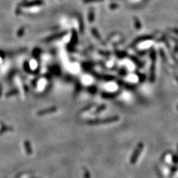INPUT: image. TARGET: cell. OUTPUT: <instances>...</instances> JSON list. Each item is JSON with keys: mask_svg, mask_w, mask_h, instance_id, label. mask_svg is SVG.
I'll return each mask as SVG.
<instances>
[{"mask_svg": "<svg viewBox=\"0 0 178 178\" xmlns=\"http://www.w3.org/2000/svg\"><path fill=\"white\" fill-rule=\"evenodd\" d=\"M91 31H92V34L93 36H94L95 38H96V39H98V40H101V37H100V35L99 32H98V30L95 29V28H92V29H91Z\"/></svg>", "mask_w": 178, "mask_h": 178, "instance_id": "cell-8", "label": "cell"}, {"mask_svg": "<svg viewBox=\"0 0 178 178\" xmlns=\"http://www.w3.org/2000/svg\"><path fill=\"white\" fill-rule=\"evenodd\" d=\"M153 38V36H141V37H139L137 39H135L131 44V46H134L135 45H136L137 44H138L139 42H141V41H145L147 40H150V39Z\"/></svg>", "mask_w": 178, "mask_h": 178, "instance_id": "cell-5", "label": "cell"}, {"mask_svg": "<svg viewBox=\"0 0 178 178\" xmlns=\"http://www.w3.org/2000/svg\"><path fill=\"white\" fill-rule=\"evenodd\" d=\"M116 94H109V93H106V94H102V97L106 98H112L114 97L113 96H116Z\"/></svg>", "mask_w": 178, "mask_h": 178, "instance_id": "cell-12", "label": "cell"}, {"mask_svg": "<svg viewBox=\"0 0 178 178\" xmlns=\"http://www.w3.org/2000/svg\"><path fill=\"white\" fill-rule=\"evenodd\" d=\"M119 119V117L118 116L110 117V118L103 119H94V120H89L86 121V123L89 125H98V124H106L112 122H116Z\"/></svg>", "mask_w": 178, "mask_h": 178, "instance_id": "cell-1", "label": "cell"}, {"mask_svg": "<svg viewBox=\"0 0 178 178\" xmlns=\"http://www.w3.org/2000/svg\"><path fill=\"white\" fill-rule=\"evenodd\" d=\"M90 90V92H96V88H95V87H94V86H92V87L90 88V90Z\"/></svg>", "mask_w": 178, "mask_h": 178, "instance_id": "cell-16", "label": "cell"}, {"mask_svg": "<svg viewBox=\"0 0 178 178\" xmlns=\"http://www.w3.org/2000/svg\"><path fill=\"white\" fill-rule=\"evenodd\" d=\"M43 4L42 0H34V1H32L28 3H26L23 4L24 7H32V6H36V5H40Z\"/></svg>", "mask_w": 178, "mask_h": 178, "instance_id": "cell-4", "label": "cell"}, {"mask_svg": "<svg viewBox=\"0 0 178 178\" xmlns=\"http://www.w3.org/2000/svg\"><path fill=\"white\" fill-rule=\"evenodd\" d=\"M94 20V11L93 10V9L89 11L88 13V21L90 23H92Z\"/></svg>", "mask_w": 178, "mask_h": 178, "instance_id": "cell-7", "label": "cell"}, {"mask_svg": "<svg viewBox=\"0 0 178 178\" xmlns=\"http://www.w3.org/2000/svg\"><path fill=\"white\" fill-rule=\"evenodd\" d=\"M106 108V106L105 104H102V105L100 106L98 108H97V109L96 110V111H95V112L96 113H98V112H100L101 111H103L104 110H105Z\"/></svg>", "mask_w": 178, "mask_h": 178, "instance_id": "cell-11", "label": "cell"}, {"mask_svg": "<svg viewBox=\"0 0 178 178\" xmlns=\"http://www.w3.org/2000/svg\"><path fill=\"white\" fill-rule=\"evenodd\" d=\"M67 31H64V32H60V33H58V34H53V35L49 36V37H48L46 39H45L44 42H51V41H53L54 40H57V39L62 38L64 36L66 35V34H67Z\"/></svg>", "mask_w": 178, "mask_h": 178, "instance_id": "cell-3", "label": "cell"}, {"mask_svg": "<svg viewBox=\"0 0 178 178\" xmlns=\"http://www.w3.org/2000/svg\"><path fill=\"white\" fill-rule=\"evenodd\" d=\"M177 109H178V106H177Z\"/></svg>", "mask_w": 178, "mask_h": 178, "instance_id": "cell-17", "label": "cell"}, {"mask_svg": "<svg viewBox=\"0 0 178 178\" xmlns=\"http://www.w3.org/2000/svg\"><path fill=\"white\" fill-rule=\"evenodd\" d=\"M102 1V0H83V2L85 3H93V2H98Z\"/></svg>", "mask_w": 178, "mask_h": 178, "instance_id": "cell-13", "label": "cell"}, {"mask_svg": "<svg viewBox=\"0 0 178 178\" xmlns=\"http://www.w3.org/2000/svg\"><path fill=\"white\" fill-rule=\"evenodd\" d=\"M58 110V108L56 106H53V107L49 108H46V109L44 110H40L37 112L36 115L38 116H45V115H48V114H52V113L56 112Z\"/></svg>", "mask_w": 178, "mask_h": 178, "instance_id": "cell-2", "label": "cell"}, {"mask_svg": "<svg viewBox=\"0 0 178 178\" xmlns=\"http://www.w3.org/2000/svg\"><path fill=\"white\" fill-rule=\"evenodd\" d=\"M134 21H135V26L136 29L137 30H140L141 29V24L140 21L137 18V17H134Z\"/></svg>", "mask_w": 178, "mask_h": 178, "instance_id": "cell-10", "label": "cell"}, {"mask_svg": "<svg viewBox=\"0 0 178 178\" xmlns=\"http://www.w3.org/2000/svg\"><path fill=\"white\" fill-rule=\"evenodd\" d=\"M92 104H91V105L88 106H86V108H84V109H82V110H81V112H84V111H85V110H89L90 108H92Z\"/></svg>", "mask_w": 178, "mask_h": 178, "instance_id": "cell-15", "label": "cell"}, {"mask_svg": "<svg viewBox=\"0 0 178 178\" xmlns=\"http://www.w3.org/2000/svg\"><path fill=\"white\" fill-rule=\"evenodd\" d=\"M118 7V5H117V4H111L110 5V9H116Z\"/></svg>", "mask_w": 178, "mask_h": 178, "instance_id": "cell-14", "label": "cell"}, {"mask_svg": "<svg viewBox=\"0 0 178 178\" xmlns=\"http://www.w3.org/2000/svg\"><path fill=\"white\" fill-rule=\"evenodd\" d=\"M153 61V64H152L151 67V76H150V79H151V82H153L154 80L155 79V63L154 64V62H155V60H152Z\"/></svg>", "mask_w": 178, "mask_h": 178, "instance_id": "cell-6", "label": "cell"}, {"mask_svg": "<svg viewBox=\"0 0 178 178\" xmlns=\"http://www.w3.org/2000/svg\"><path fill=\"white\" fill-rule=\"evenodd\" d=\"M77 33H76V31L75 30H73V34H72V39H71V44H75L77 43Z\"/></svg>", "mask_w": 178, "mask_h": 178, "instance_id": "cell-9", "label": "cell"}]
</instances>
